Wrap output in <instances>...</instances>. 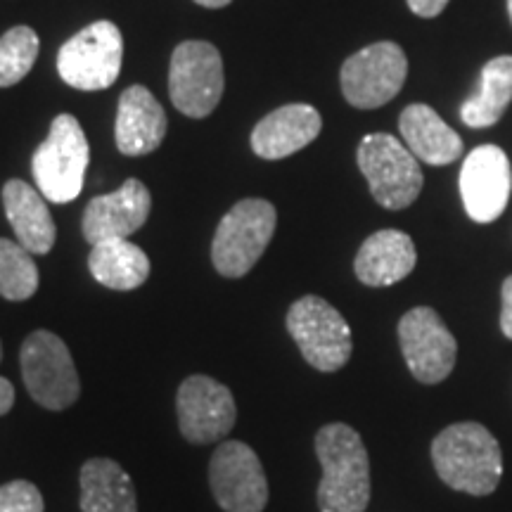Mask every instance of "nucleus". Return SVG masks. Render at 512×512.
Listing matches in <instances>:
<instances>
[{
	"label": "nucleus",
	"instance_id": "nucleus-1",
	"mask_svg": "<svg viewBox=\"0 0 512 512\" xmlns=\"http://www.w3.org/2000/svg\"><path fill=\"white\" fill-rule=\"evenodd\" d=\"M323 467L318 484L320 512H366L370 503V458L361 434L344 422H330L316 434Z\"/></svg>",
	"mask_w": 512,
	"mask_h": 512
},
{
	"label": "nucleus",
	"instance_id": "nucleus-2",
	"mask_svg": "<svg viewBox=\"0 0 512 512\" xmlns=\"http://www.w3.org/2000/svg\"><path fill=\"white\" fill-rule=\"evenodd\" d=\"M432 463L441 482L472 496L494 494L503 477L501 444L479 422H456L439 432Z\"/></svg>",
	"mask_w": 512,
	"mask_h": 512
},
{
	"label": "nucleus",
	"instance_id": "nucleus-3",
	"mask_svg": "<svg viewBox=\"0 0 512 512\" xmlns=\"http://www.w3.org/2000/svg\"><path fill=\"white\" fill-rule=\"evenodd\" d=\"M88 162L91 147L81 124L72 114H60L50 126L48 138L34 152L31 174L48 202L67 204L81 195Z\"/></svg>",
	"mask_w": 512,
	"mask_h": 512
},
{
	"label": "nucleus",
	"instance_id": "nucleus-4",
	"mask_svg": "<svg viewBox=\"0 0 512 512\" xmlns=\"http://www.w3.org/2000/svg\"><path fill=\"white\" fill-rule=\"evenodd\" d=\"M278 214L266 200H242L223 216L211 242V261L223 278H242L271 245Z\"/></svg>",
	"mask_w": 512,
	"mask_h": 512
},
{
	"label": "nucleus",
	"instance_id": "nucleus-5",
	"mask_svg": "<svg viewBox=\"0 0 512 512\" xmlns=\"http://www.w3.org/2000/svg\"><path fill=\"white\" fill-rule=\"evenodd\" d=\"M358 169L366 176L370 195L384 209L401 211L420 197L422 169L418 157L389 133H370L356 152Z\"/></svg>",
	"mask_w": 512,
	"mask_h": 512
},
{
	"label": "nucleus",
	"instance_id": "nucleus-6",
	"mask_svg": "<svg viewBox=\"0 0 512 512\" xmlns=\"http://www.w3.org/2000/svg\"><path fill=\"white\" fill-rule=\"evenodd\" d=\"M287 332L311 368L320 373H337L349 363L354 351L349 323L323 297L309 294L297 299L287 311Z\"/></svg>",
	"mask_w": 512,
	"mask_h": 512
},
{
	"label": "nucleus",
	"instance_id": "nucleus-7",
	"mask_svg": "<svg viewBox=\"0 0 512 512\" xmlns=\"http://www.w3.org/2000/svg\"><path fill=\"white\" fill-rule=\"evenodd\" d=\"M19 366L27 392L48 411L72 408L81 396V380L67 344L55 332L36 330L24 339Z\"/></svg>",
	"mask_w": 512,
	"mask_h": 512
},
{
	"label": "nucleus",
	"instance_id": "nucleus-8",
	"mask_svg": "<svg viewBox=\"0 0 512 512\" xmlns=\"http://www.w3.org/2000/svg\"><path fill=\"white\" fill-rule=\"evenodd\" d=\"M124 38L117 24L95 22L69 38L57 53V74L76 91H105L119 79Z\"/></svg>",
	"mask_w": 512,
	"mask_h": 512
},
{
	"label": "nucleus",
	"instance_id": "nucleus-9",
	"mask_svg": "<svg viewBox=\"0 0 512 512\" xmlns=\"http://www.w3.org/2000/svg\"><path fill=\"white\" fill-rule=\"evenodd\" d=\"M223 60L207 41H183L171 55L169 95L185 117L204 119L216 110L223 95Z\"/></svg>",
	"mask_w": 512,
	"mask_h": 512
},
{
	"label": "nucleus",
	"instance_id": "nucleus-10",
	"mask_svg": "<svg viewBox=\"0 0 512 512\" xmlns=\"http://www.w3.org/2000/svg\"><path fill=\"white\" fill-rule=\"evenodd\" d=\"M408 60L401 46L380 41L358 50L342 64V93L358 110H375L394 100L406 83Z\"/></svg>",
	"mask_w": 512,
	"mask_h": 512
},
{
	"label": "nucleus",
	"instance_id": "nucleus-11",
	"mask_svg": "<svg viewBox=\"0 0 512 512\" xmlns=\"http://www.w3.org/2000/svg\"><path fill=\"white\" fill-rule=\"evenodd\" d=\"M209 486L214 501L226 512H264L268 479L252 446L223 441L209 463Z\"/></svg>",
	"mask_w": 512,
	"mask_h": 512
},
{
	"label": "nucleus",
	"instance_id": "nucleus-12",
	"mask_svg": "<svg viewBox=\"0 0 512 512\" xmlns=\"http://www.w3.org/2000/svg\"><path fill=\"white\" fill-rule=\"evenodd\" d=\"M401 354L411 375L422 384H439L453 373L458 342L430 306H415L399 320Z\"/></svg>",
	"mask_w": 512,
	"mask_h": 512
},
{
	"label": "nucleus",
	"instance_id": "nucleus-13",
	"mask_svg": "<svg viewBox=\"0 0 512 512\" xmlns=\"http://www.w3.org/2000/svg\"><path fill=\"white\" fill-rule=\"evenodd\" d=\"M176 413L190 444L207 446L228 437L238 420L233 392L209 375H190L178 387Z\"/></svg>",
	"mask_w": 512,
	"mask_h": 512
},
{
	"label": "nucleus",
	"instance_id": "nucleus-14",
	"mask_svg": "<svg viewBox=\"0 0 512 512\" xmlns=\"http://www.w3.org/2000/svg\"><path fill=\"white\" fill-rule=\"evenodd\" d=\"M460 197L472 221L491 223L508 207L512 171L508 155L498 145H479L460 169Z\"/></svg>",
	"mask_w": 512,
	"mask_h": 512
},
{
	"label": "nucleus",
	"instance_id": "nucleus-15",
	"mask_svg": "<svg viewBox=\"0 0 512 512\" xmlns=\"http://www.w3.org/2000/svg\"><path fill=\"white\" fill-rule=\"evenodd\" d=\"M150 190L136 178H128L110 195L93 197L83 211V238L91 245L107 240H128L150 219Z\"/></svg>",
	"mask_w": 512,
	"mask_h": 512
},
{
	"label": "nucleus",
	"instance_id": "nucleus-16",
	"mask_svg": "<svg viewBox=\"0 0 512 512\" xmlns=\"http://www.w3.org/2000/svg\"><path fill=\"white\" fill-rule=\"evenodd\" d=\"M166 114L145 86H131L121 93L114 138L121 155L143 157L164 143Z\"/></svg>",
	"mask_w": 512,
	"mask_h": 512
},
{
	"label": "nucleus",
	"instance_id": "nucleus-17",
	"mask_svg": "<svg viewBox=\"0 0 512 512\" xmlns=\"http://www.w3.org/2000/svg\"><path fill=\"white\" fill-rule=\"evenodd\" d=\"M323 119L311 105H285L268 114L252 131V150L264 159H285L318 138Z\"/></svg>",
	"mask_w": 512,
	"mask_h": 512
},
{
	"label": "nucleus",
	"instance_id": "nucleus-18",
	"mask_svg": "<svg viewBox=\"0 0 512 512\" xmlns=\"http://www.w3.org/2000/svg\"><path fill=\"white\" fill-rule=\"evenodd\" d=\"M418 264V252L411 235L401 230H377L358 249L354 271L368 287H389L401 283Z\"/></svg>",
	"mask_w": 512,
	"mask_h": 512
},
{
	"label": "nucleus",
	"instance_id": "nucleus-19",
	"mask_svg": "<svg viewBox=\"0 0 512 512\" xmlns=\"http://www.w3.org/2000/svg\"><path fill=\"white\" fill-rule=\"evenodd\" d=\"M3 207L17 242L31 254H48L55 245L57 228L46 197L29 183L12 178L3 188Z\"/></svg>",
	"mask_w": 512,
	"mask_h": 512
},
{
	"label": "nucleus",
	"instance_id": "nucleus-20",
	"mask_svg": "<svg viewBox=\"0 0 512 512\" xmlns=\"http://www.w3.org/2000/svg\"><path fill=\"white\" fill-rule=\"evenodd\" d=\"M399 131L403 145L425 164H453L465 150L458 133L430 105H420V102L418 105H408L401 112Z\"/></svg>",
	"mask_w": 512,
	"mask_h": 512
},
{
	"label": "nucleus",
	"instance_id": "nucleus-21",
	"mask_svg": "<svg viewBox=\"0 0 512 512\" xmlns=\"http://www.w3.org/2000/svg\"><path fill=\"white\" fill-rule=\"evenodd\" d=\"M81 512H138L136 486L112 458H91L81 467Z\"/></svg>",
	"mask_w": 512,
	"mask_h": 512
},
{
	"label": "nucleus",
	"instance_id": "nucleus-22",
	"mask_svg": "<svg viewBox=\"0 0 512 512\" xmlns=\"http://www.w3.org/2000/svg\"><path fill=\"white\" fill-rule=\"evenodd\" d=\"M88 268L100 285L110 290H136L150 278V259L138 245L128 240H107L93 245Z\"/></svg>",
	"mask_w": 512,
	"mask_h": 512
},
{
	"label": "nucleus",
	"instance_id": "nucleus-23",
	"mask_svg": "<svg viewBox=\"0 0 512 512\" xmlns=\"http://www.w3.org/2000/svg\"><path fill=\"white\" fill-rule=\"evenodd\" d=\"M512 102V55L484 64L479 91L460 107V119L470 128H489L503 117Z\"/></svg>",
	"mask_w": 512,
	"mask_h": 512
},
{
	"label": "nucleus",
	"instance_id": "nucleus-24",
	"mask_svg": "<svg viewBox=\"0 0 512 512\" xmlns=\"http://www.w3.org/2000/svg\"><path fill=\"white\" fill-rule=\"evenodd\" d=\"M38 290L34 254L19 242L0 238V297L8 302H27Z\"/></svg>",
	"mask_w": 512,
	"mask_h": 512
},
{
	"label": "nucleus",
	"instance_id": "nucleus-25",
	"mask_svg": "<svg viewBox=\"0 0 512 512\" xmlns=\"http://www.w3.org/2000/svg\"><path fill=\"white\" fill-rule=\"evenodd\" d=\"M38 48L41 41L31 27H12L0 36V88L15 86L31 72Z\"/></svg>",
	"mask_w": 512,
	"mask_h": 512
},
{
	"label": "nucleus",
	"instance_id": "nucleus-26",
	"mask_svg": "<svg viewBox=\"0 0 512 512\" xmlns=\"http://www.w3.org/2000/svg\"><path fill=\"white\" fill-rule=\"evenodd\" d=\"M46 503H43L41 491L36 484L27 482V479H15L0 486V512H43Z\"/></svg>",
	"mask_w": 512,
	"mask_h": 512
},
{
	"label": "nucleus",
	"instance_id": "nucleus-27",
	"mask_svg": "<svg viewBox=\"0 0 512 512\" xmlns=\"http://www.w3.org/2000/svg\"><path fill=\"white\" fill-rule=\"evenodd\" d=\"M501 330L503 335L512 339V275L505 278L503 283V292H501Z\"/></svg>",
	"mask_w": 512,
	"mask_h": 512
},
{
	"label": "nucleus",
	"instance_id": "nucleus-28",
	"mask_svg": "<svg viewBox=\"0 0 512 512\" xmlns=\"http://www.w3.org/2000/svg\"><path fill=\"white\" fill-rule=\"evenodd\" d=\"M408 8L411 12H415L418 17H425V19H432V17H439L444 8L448 5V0H406Z\"/></svg>",
	"mask_w": 512,
	"mask_h": 512
},
{
	"label": "nucleus",
	"instance_id": "nucleus-29",
	"mask_svg": "<svg viewBox=\"0 0 512 512\" xmlns=\"http://www.w3.org/2000/svg\"><path fill=\"white\" fill-rule=\"evenodd\" d=\"M12 406H15V387H12L8 377H0V418L8 415Z\"/></svg>",
	"mask_w": 512,
	"mask_h": 512
},
{
	"label": "nucleus",
	"instance_id": "nucleus-30",
	"mask_svg": "<svg viewBox=\"0 0 512 512\" xmlns=\"http://www.w3.org/2000/svg\"><path fill=\"white\" fill-rule=\"evenodd\" d=\"M197 5H202V8H211V10H219V8H226V5L233 3V0H195Z\"/></svg>",
	"mask_w": 512,
	"mask_h": 512
},
{
	"label": "nucleus",
	"instance_id": "nucleus-31",
	"mask_svg": "<svg viewBox=\"0 0 512 512\" xmlns=\"http://www.w3.org/2000/svg\"><path fill=\"white\" fill-rule=\"evenodd\" d=\"M508 15H510V22H512V0H508Z\"/></svg>",
	"mask_w": 512,
	"mask_h": 512
},
{
	"label": "nucleus",
	"instance_id": "nucleus-32",
	"mask_svg": "<svg viewBox=\"0 0 512 512\" xmlns=\"http://www.w3.org/2000/svg\"><path fill=\"white\" fill-rule=\"evenodd\" d=\"M0 358H3V347H0Z\"/></svg>",
	"mask_w": 512,
	"mask_h": 512
}]
</instances>
